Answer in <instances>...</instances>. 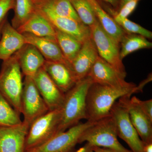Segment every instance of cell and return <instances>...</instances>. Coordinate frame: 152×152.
<instances>
[{
	"mask_svg": "<svg viewBox=\"0 0 152 152\" xmlns=\"http://www.w3.org/2000/svg\"><path fill=\"white\" fill-rule=\"evenodd\" d=\"M93 148V146L86 142L83 146L80 148L75 152H94Z\"/></svg>",
	"mask_w": 152,
	"mask_h": 152,
	"instance_id": "cell-32",
	"label": "cell"
},
{
	"mask_svg": "<svg viewBox=\"0 0 152 152\" xmlns=\"http://www.w3.org/2000/svg\"><path fill=\"white\" fill-rule=\"evenodd\" d=\"M15 0H0V23L6 18V15L11 10H13Z\"/></svg>",
	"mask_w": 152,
	"mask_h": 152,
	"instance_id": "cell-31",
	"label": "cell"
},
{
	"mask_svg": "<svg viewBox=\"0 0 152 152\" xmlns=\"http://www.w3.org/2000/svg\"><path fill=\"white\" fill-rule=\"evenodd\" d=\"M36 8L42 9L59 16L80 21L69 0H33Z\"/></svg>",
	"mask_w": 152,
	"mask_h": 152,
	"instance_id": "cell-22",
	"label": "cell"
},
{
	"mask_svg": "<svg viewBox=\"0 0 152 152\" xmlns=\"http://www.w3.org/2000/svg\"><path fill=\"white\" fill-rule=\"evenodd\" d=\"M6 19H7V18H6L3 21L0 23V38H1V34L2 28L3 25H4V23Z\"/></svg>",
	"mask_w": 152,
	"mask_h": 152,
	"instance_id": "cell-37",
	"label": "cell"
},
{
	"mask_svg": "<svg viewBox=\"0 0 152 152\" xmlns=\"http://www.w3.org/2000/svg\"><path fill=\"white\" fill-rule=\"evenodd\" d=\"M13 10L11 25L16 29L27 21L37 10L33 0H15Z\"/></svg>",
	"mask_w": 152,
	"mask_h": 152,
	"instance_id": "cell-25",
	"label": "cell"
},
{
	"mask_svg": "<svg viewBox=\"0 0 152 152\" xmlns=\"http://www.w3.org/2000/svg\"><path fill=\"white\" fill-rule=\"evenodd\" d=\"M43 68L55 84L64 94L77 83L70 69L64 63L46 61Z\"/></svg>",
	"mask_w": 152,
	"mask_h": 152,
	"instance_id": "cell-19",
	"label": "cell"
},
{
	"mask_svg": "<svg viewBox=\"0 0 152 152\" xmlns=\"http://www.w3.org/2000/svg\"><path fill=\"white\" fill-rule=\"evenodd\" d=\"M131 96L120 98L118 102L127 111L129 118L140 138L145 143L152 142V121L131 99Z\"/></svg>",
	"mask_w": 152,
	"mask_h": 152,
	"instance_id": "cell-12",
	"label": "cell"
},
{
	"mask_svg": "<svg viewBox=\"0 0 152 152\" xmlns=\"http://www.w3.org/2000/svg\"><path fill=\"white\" fill-rule=\"evenodd\" d=\"M55 29V38L65 58L68 62L69 66V64L78 53L83 43L74 37L57 29Z\"/></svg>",
	"mask_w": 152,
	"mask_h": 152,
	"instance_id": "cell-23",
	"label": "cell"
},
{
	"mask_svg": "<svg viewBox=\"0 0 152 152\" xmlns=\"http://www.w3.org/2000/svg\"><path fill=\"white\" fill-rule=\"evenodd\" d=\"M15 54L25 77H34L45 62V59L38 49L31 44H25Z\"/></svg>",
	"mask_w": 152,
	"mask_h": 152,
	"instance_id": "cell-16",
	"label": "cell"
},
{
	"mask_svg": "<svg viewBox=\"0 0 152 152\" xmlns=\"http://www.w3.org/2000/svg\"><path fill=\"white\" fill-rule=\"evenodd\" d=\"M99 56L94 42L91 37L83 43L78 53L69 64L77 83L88 77Z\"/></svg>",
	"mask_w": 152,
	"mask_h": 152,
	"instance_id": "cell-14",
	"label": "cell"
},
{
	"mask_svg": "<svg viewBox=\"0 0 152 152\" xmlns=\"http://www.w3.org/2000/svg\"><path fill=\"white\" fill-rule=\"evenodd\" d=\"M94 11L97 20L106 33L120 44L126 32L100 4L97 0H87Z\"/></svg>",
	"mask_w": 152,
	"mask_h": 152,
	"instance_id": "cell-21",
	"label": "cell"
},
{
	"mask_svg": "<svg viewBox=\"0 0 152 152\" xmlns=\"http://www.w3.org/2000/svg\"><path fill=\"white\" fill-rule=\"evenodd\" d=\"M91 37L94 41L99 56L111 65L124 77L127 73L120 58V45L102 27L99 21L89 27Z\"/></svg>",
	"mask_w": 152,
	"mask_h": 152,
	"instance_id": "cell-6",
	"label": "cell"
},
{
	"mask_svg": "<svg viewBox=\"0 0 152 152\" xmlns=\"http://www.w3.org/2000/svg\"><path fill=\"white\" fill-rule=\"evenodd\" d=\"M95 123V122H94ZM94 123H79L64 132L57 133L48 141L24 152H71L85 131Z\"/></svg>",
	"mask_w": 152,
	"mask_h": 152,
	"instance_id": "cell-7",
	"label": "cell"
},
{
	"mask_svg": "<svg viewBox=\"0 0 152 152\" xmlns=\"http://www.w3.org/2000/svg\"><path fill=\"white\" fill-rule=\"evenodd\" d=\"M93 149H94V152H118L110 149L96 146H94Z\"/></svg>",
	"mask_w": 152,
	"mask_h": 152,
	"instance_id": "cell-34",
	"label": "cell"
},
{
	"mask_svg": "<svg viewBox=\"0 0 152 152\" xmlns=\"http://www.w3.org/2000/svg\"><path fill=\"white\" fill-rule=\"evenodd\" d=\"M22 122L20 114L0 92V126H14Z\"/></svg>",
	"mask_w": 152,
	"mask_h": 152,
	"instance_id": "cell-26",
	"label": "cell"
},
{
	"mask_svg": "<svg viewBox=\"0 0 152 152\" xmlns=\"http://www.w3.org/2000/svg\"><path fill=\"white\" fill-rule=\"evenodd\" d=\"M61 118V109L49 111L30 125L25 142V151L39 146L58 133Z\"/></svg>",
	"mask_w": 152,
	"mask_h": 152,
	"instance_id": "cell-5",
	"label": "cell"
},
{
	"mask_svg": "<svg viewBox=\"0 0 152 152\" xmlns=\"http://www.w3.org/2000/svg\"><path fill=\"white\" fill-rule=\"evenodd\" d=\"M152 47L151 42L145 37L126 33L120 42V58L123 60L133 52L141 49L151 48Z\"/></svg>",
	"mask_w": 152,
	"mask_h": 152,
	"instance_id": "cell-24",
	"label": "cell"
},
{
	"mask_svg": "<svg viewBox=\"0 0 152 152\" xmlns=\"http://www.w3.org/2000/svg\"><path fill=\"white\" fill-rule=\"evenodd\" d=\"M16 30L22 34H29L38 37L54 38L56 36L53 26L37 10L27 21Z\"/></svg>",
	"mask_w": 152,
	"mask_h": 152,
	"instance_id": "cell-20",
	"label": "cell"
},
{
	"mask_svg": "<svg viewBox=\"0 0 152 152\" xmlns=\"http://www.w3.org/2000/svg\"><path fill=\"white\" fill-rule=\"evenodd\" d=\"M144 152H152V142L147 143H144Z\"/></svg>",
	"mask_w": 152,
	"mask_h": 152,
	"instance_id": "cell-35",
	"label": "cell"
},
{
	"mask_svg": "<svg viewBox=\"0 0 152 152\" xmlns=\"http://www.w3.org/2000/svg\"><path fill=\"white\" fill-rule=\"evenodd\" d=\"M33 80L49 111L61 109L65 94L55 84L43 67L38 70Z\"/></svg>",
	"mask_w": 152,
	"mask_h": 152,
	"instance_id": "cell-11",
	"label": "cell"
},
{
	"mask_svg": "<svg viewBox=\"0 0 152 152\" xmlns=\"http://www.w3.org/2000/svg\"><path fill=\"white\" fill-rule=\"evenodd\" d=\"M106 2L109 3L110 4L118 10L119 7L120 0H103Z\"/></svg>",
	"mask_w": 152,
	"mask_h": 152,
	"instance_id": "cell-33",
	"label": "cell"
},
{
	"mask_svg": "<svg viewBox=\"0 0 152 152\" xmlns=\"http://www.w3.org/2000/svg\"><path fill=\"white\" fill-rule=\"evenodd\" d=\"M49 21L54 27L68 34L83 43L91 37L89 27L75 19L59 16L45 10L36 8Z\"/></svg>",
	"mask_w": 152,
	"mask_h": 152,
	"instance_id": "cell-13",
	"label": "cell"
},
{
	"mask_svg": "<svg viewBox=\"0 0 152 152\" xmlns=\"http://www.w3.org/2000/svg\"><path fill=\"white\" fill-rule=\"evenodd\" d=\"M23 122L29 127L32 123L49 111L48 108L37 88L33 78L25 77L21 98Z\"/></svg>",
	"mask_w": 152,
	"mask_h": 152,
	"instance_id": "cell-8",
	"label": "cell"
},
{
	"mask_svg": "<svg viewBox=\"0 0 152 152\" xmlns=\"http://www.w3.org/2000/svg\"><path fill=\"white\" fill-rule=\"evenodd\" d=\"M29 127L23 122L14 126H0V152H24Z\"/></svg>",
	"mask_w": 152,
	"mask_h": 152,
	"instance_id": "cell-15",
	"label": "cell"
},
{
	"mask_svg": "<svg viewBox=\"0 0 152 152\" xmlns=\"http://www.w3.org/2000/svg\"><path fill=\"white\" fill-rule=\"evenodd\" d=\"M110 115L115 123L118 137L126 143L132 152H144L143 142L131 123L126 110L116 102Z\"/></svg>",
	"mask_w": 152,
	"mask_h": 152,
	"instance_id": "cell-9",
	"label": "cell"
},
{
	"mask_svg": "<svg viewBox=\"0 0 152 152\" xmlns=\"http://www.w3.org/2000/svg\"><path fill=\"white\" fill-rule=\"evenodd\" d=\"M88 76L94 83L118 88H132L136 86L135 84L126 81L125 78L99 56Z\"/></svg>",
	"mask_w": 152,
	"mask_h": 152,
	"instance_id": "cell-10",
	"label": "cell"
},
{
	"mask_svg": "<svg viewBox=\"0 0 152 152\" xmlns=\"http://www.w3.org/2000/svg\"><path fill=\"white\" fill-rule=\"evenodd\" d=\"M116 126L111 115L94 124L85 131L80 143L86 142L93 146L106 148L118 152H132L121 144L118 139Z\"/></svg>",
	"mask_w": 152,
	"mask_h": 152,
	"instance_id": "cell-4",
	"label": "cell"
},
{
	"mask_svg": "<svg viewBox=\"0 0 152 152\" xmlns=\"http://www.w3.org/2000/svg\"><path fill=\"white\" fill-rule=\"evenodd\" d=\"M141 109L144 113L152 121V99L143 101L140 99L138 98L133 96L130 98Z\"/></svg>",
	"mask_w": 152,
	"mask_h": 152,
	"instance_id": "cell-30",
	"label": "cell"
},
{
	"mask_svg": "<svg viewBox=\"0 0 152 152\" xmlns=\"http://www.w3.org/2000/svg\"><path fill=\"white\" fill-rule=\"evenodd\" d=\"M0 40V59L7 60L26 44L24 37L7 19L2 28Z\"/></svg>",
	"mask_w": 152,
	"mask_h": 152,
	"instance_id": "cell-18",
	"label": "cell"
},
{
	"mask_svg": "<svg viewBox=\"0 0 152 152\" xmlns=\"http://www.w3.org/2000/svg\"><path fill=\"white\" fill-rule=\"evenodd\" d=\"M115 20L126 33L140 35L147 39H151L152 38L151 31L143 27L138 24L132 21L127 18Z\"/></svg>",
	"mask_w": 152,
	"mask_h": 152,
	"instance_id": "cell-28",
	"label": "cell"
},
{
	"mask_svg": "<svg viewBox=\"0 0 152 152\" xmlns=\"http://www.w3.org/2000/svg\"><path fill=\"white\" fill-rule=\"evenodd\" d=\"M92 83L91 80L88 76L78 82L65 94L61 109V118L58 133L75 126L82 120H86V97L89 88Z\"/></svg>",
	"mask_w": 152,
	"mask_h": 152,
	"instance_id": "cell-2",
	"label": "cell"
},
{
	"mask_svg": "<svg viewBox=\"0 0 152 152\" xmlns=\"http://www.w3.org/2000/svg\"><path fill=\"white\" fill-rule=\"evenodd\" d=\"M26 44L36 47L46 61L60 62L68 66L56 38L50 37H38L29 34H23Z\"/></svg>",
	"mask_w": 152,
	"mask_h": 152,
	"instance_id": "cell-17",
	"label": "cell"
},
{
	"mask_svg": "<svg viewBox=\"0 0 152 152\" xmlns=\"http://www.w3.org/2000/svg\"><path fill=\"white\" fill-rule=\"evenodd\" d=\"M23 73L16 55L3 61L0 72V92L20 115Z\"/></svg>",
	"mask_w": 152,
	"mask_h": 152,
	"instance_id": "cell-3",
	"label": "cell"
},
{
	"mask_svg": "<svg viewBox=\"0 0 152 152\" xmlns=\"http://www.w3.org/2000/svg\"><path fill=\"white\" fill-rule=\"evenodd\" d=\"M139 1L133 0L129 1L125 4L117 12L113 15L114 20H121L127 18V17L135 10Z\"/></svg>",
	"mask_w": 152,
	"mask_h": 152,
	"instance_id": "cell-29",
	"label": "cell"
},
{
	"mask_svg": "<svg viewBox=\"0 0 152 152\" xmlns=\"http://www.w3.org/2000/svg\"><path fill=\"white\" fill-rule=\"evenodd\" d=\"M131 1H133V0H120L119 7V8L118 9V10L120 9H121L126 3ZM137 1H139L140 0H137Z\"/></svg>",
	"mask_w": 152,
	"mask_h": 152,
	"instance_id": "cell-36",
	"label": "cell"
},
{
	"mask_svg": "<svg viewBox=\"0 0 152 152\" xmlns=\"http://www.w3.org/2000/svg\"><path fill=\"white\" fill-rule=\"evenodd\" d=\"M140 92L137 86L118 88L93 83L86 97L87 121L94 123L110 115L111 110L118 99L124 96Z\"/></svg>",
	"mask_w": 152,
	"mask_h": 152,
	"instance_id": "cell-1",
	"label": "cell"
},
{
	"mask_svg": "<svg viewBox=\"0 0 152 152\" xmlns=\"http://www.w3.org/2000/svg\"><path fill=\"white\" fill-rule=\"evenodd\" d=\"M81 21L90 27L97 21L94 11L87 0H69Z\"/></svg>",
	"mask_w": 152,
	"mask_h": 152,
	"instance_id": "cell-27",
	"label": "cell"
}]
</instances>
